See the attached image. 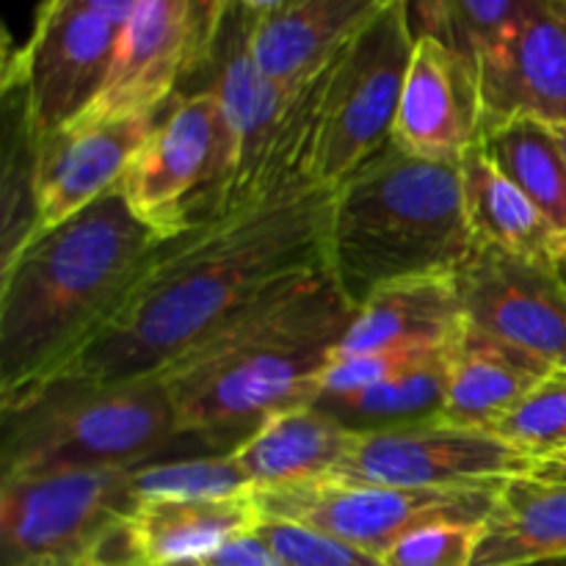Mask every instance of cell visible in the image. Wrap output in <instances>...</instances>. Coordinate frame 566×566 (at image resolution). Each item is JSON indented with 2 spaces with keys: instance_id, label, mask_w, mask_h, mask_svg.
I'll list each match as a JSON object with an SVG mask.
<instances>
[{
  "instance_id": "603a6c76",
  "label": "cell",
  "mask_w": 566,
  "mask_h": 566,
  "mask_svg": "<svg viewBox=\"0 0 566 566\" xmlns=\"http://www.w3.org/2000/svg\"><path fill=\"white\" fill-rule=\"evenodd\" d=\"M566 556V484L520 475L497 492L473 566Z\"/></svg>"
},
{
  "instance_id": "9a60e30c",
  "label": "cell",
  "mask_w": 566,
  "mask_h": 566,
  "mask_svg": "<svg viewBox=\"0 0 566 566\" xmlns=\"http://www.w3.org/2000/svg\"><path fill=\"white\" fill-rule=\"evenodd\" d=\"M484 133L512 119L566 125V0H542L475 59Z\"/></svg>"
},
{
  "instance_id": "d4e9b609",
  "label": "cell",
  "mask_w": 566,
  "mask_h": 566,
  "mask_svg": "<svg viewBox=\"0 0 566 566\" xmlns=\"http://www.w3.org/2000/svg\"><path fill=\"white\" fill-rule=\"evenodd\" d=\"M492 164L517 182L566 241V155L553 127L512 119L490 127L481 142Z\"/></svg>"
},
{
  "instance_id": "5bb4252c",
  "label": "cell",
  "mask_w": 566,
  "mask_h": 566,
  "mask_svg": "<svg viewBox=\"0 0 566 566\" xmlns=\"http://www.w3.org/2000/svg\"><path fill=\"white\" fill-rule=\"evenodd\" d=\"M481 142L484 99L475 61L434 36H415L392 144L415 158L462 164Z\"/></svg>"
},
{
  "instance_id": "2e32d148",
  "label": "cell",
  "mask_w": 566,
  "mask_h": 566,
  "mask_svg": "<svg viewBox=\"0 0 566 566\" xmlns=\"http://www.w3.org/2000/svg\"><path fill=\"white\" fill-rule=\"evenodd\" d=\"M155 119L158 114L114 122H72L39 142L33 158L36 221L31 238L64 224L105 193L116 191L130 160L153 133Z\"/></svg>"
},
{
  "instance_id": "4dcf8cb0",
  "label": "cell",
  "mask_w": 566,
  "mask_h": 566,
  "mask_svg": "<svg viewBox=\"0 0 566 566\" xmlns=\"http://www.w3.org/2000/svg\"><path fill=\"white\" fill-rule=\"evenodd\" d=\"M434 352H442V348H392V352L335 357L329 368L324 370V379H321V396H348V392L368 390V387L392 379L401 370H407L409 365Z\"/></svg>"
},
{
  "instance_id": "e0dca14e",
  "label": "cell",
  "mask_w": 566,
  "mask_h": 566,
  "mask_svg": "<svg viewBox=\"0 0 566 566\" xmlns=\"http://www.w3.org/2000/svg\"><path fill=\"white\" fill-rule=\"evenodd\" d=\"M396 0H280L254 22V55L269 77L302 88Z\"/></svg>"
},
{
  "instance_id": "8d00e7d4",
  "label": "cell",
  "mask_w": 566,
  "mask_h": 566,
  "mask_svg": "<svg viewBox=\"0 0 566 566\" xmlns=\"http://www.w3.org/2000/svg\"><path fill=\"white\" fill-rule=\"evenodd\" d=\"M553 133H556L558 144H562V149H564V155H566V125H562V127H553Z\"/></svg>"
},
{
  "instance_id": "9c48e42d",
  "label": "cell",
  "mask_w": 566,
  "mask_h": 566,
  "mask_svg": "<svg viewBox=\"0 0 566 566\" xmlns=\"http://www.w3.org/2000/svg\"><path fill=\"white\" fill-rule=\"evenodd\" d=\"M495 490H407L318 479L282 490L254 492L263 520L307 525L385 558L415 531L442 523H486Z\"/></svg>"
},
{
  "instance_id": "e575fe53",
  "label": "cell",
  "mask_w": 566,
  "mask_h": 566,
  "mask_svg": "<svg viewBox=\"0 0 566 566\" xmlns=\"http://www.w3.org/2000/svg\"><path fill=\"white\" fill-rule=\"evenodd\" d=\"M512 566H566V556H562V558H536V562H523V564H512Z\"/></svg>"
},
{
  "instance_id": "8992f818",
  "label": "cell",
  "mask_w": 566,
  "mask_h": 566,
  "mask_svg": "<svg viewBox=\"0 0 566 566\" xmlns=\"http://www.w3.org/2000/svg\"><path fill=\"white\" fill-rule=\"evenodd\" d=\"M412 48L409 6L396 0L321 72L304 166L310 180L337 188L390 147Z\"/></svg>"
},
{
  "instance_id": "4fadbf2b",
  "label": "cell",
  "mask_w": 566,
  "mask_h": 566,
  "mask_svg": "<svg viewBox=\"0 0 566 566\" xmlns=\"http://www.w3.org/2000/svg\"><path fill=\"white\" fill-rule=\"evenodd\" d=\"M453 276L470 326L566 374V276L562 265L534 263L475 243L473 254Z\"/></svg>"
},
{
  "instance_id": "8fae6325",
  "label": "cell",
  "mask_w": 566,
  "mask_h": 566,
  "mask_svg": "<svg viewBox=\"0 0 566 566\" xmlns=\"http://www.w3.org/2000/svg\"><path fill=\"white\" fill-rule=\"evenodd\" d=\"M122 25L77 6L39 3L28 42L6 64V97L25 119L33 147L75 122L103 92Z\"/></svg>"
},
{
  "instance_id": "484cf974",
  "label": "cell",
  "mask_w": 566,
  "mask_h": 566,
  "mask_svg": "<svg viewBox=\"0 0 566 566\" xmlns=\"http://www.w3.org/2000/svg\"><path fill=\"white\" fill-rule=\"evenodd\" d=\"M542 0H407L415 36H434L479 59Z\"/></svg>"
},
{
  "instance_id": "7402d4cb",
  "label": "cell",
  "mask_w": 566,
  "mask_h": 566,
  "mask_svg": "<svg viewBox=\"0 0 566 566\" xmlns=\"http://www.w3.org/2000/svg\"><path fill=\"white\" fill-rule=\"evenodd\" d=\"M462 169L464 210L479 247H492L534 263L566 265V241L539 205L509 180L490 160L484 147H475L459 164Z\"/></svg>"
},
{
  "instance_id": "52a82bcc",
  "label": "cell",
  "mask_w": 566,
  "mask_h": 566,
  "mask_svg": "<svg viewBox=\"0 0 566 566\" xmlns=\"http://www.w3.org/2000/svg\"><path fill=\"white\" fill-rule=\"evenodd\" d=\"M235 142L210 88H182L127 166L119 193L160 238H175L219 213L232 180Z\"/></svg>"
},
{
  "instance_id": "74e56055",
  "label": "cell",
  "mask_w": 566,
  "mask_h": 566,
  "mask_svg": "<svg viewBox=\"0 0 566 566\" xmlns=\"http://www.w3.org/2000/svg\"><path fill=\"white\" fill-rule=\"evenodd\" d=\"M562 271H564V276H566V265H562Z\"/></svg>"
},
{
  "instance_id": "30bf717a",
  "label": "cell",
  "mask_w": 566,
  "mask_h": 566,
  "mask_svg": "<svg viewBox=\"0 0 566 566\" xmlns=\"http://www.w3.org/2000/svg\"><path fill=\"white\" fill-rule=\"evenodd\" d=\"M227 9L230 0H142L122 25L103 92L75 122L160 114L202 75Z\"/></svg>"
},
{
  "instance_id": "d6a6232c",
  "label": "cell",
  "mask_w": 566,
  "mask_h": 566,
  "mask_svg": "<svg viewBox=\"0 0 566 566\" xmlns=\"http://www.w3.org/2000/svg\"><path fill=\"white\" fill-rule=\"evenodd\" d=\"M48 6H77V9H92L97 14H105L108 20L125 25L130 20V14L136 11V6L142 0H42Z\"/></svg>"
},
{
  "instance_id": "ffe728a7",
  "label": "cell",
  "mask_w": 566,
  "mask_h": 566,
  "mask_svg": "<svg viewBox=\"0 0 566 566\" xmlns=\"http://www.w3.org/2000/svg\"><path fill=\"white\" fill-rule=\"evenodd\" d=\"M553 374L558 370L534 354L468 324L448 354V396L442 418L495 431V426Z\"/></svg>"
},
{
  "instance_id": "1f68e13d",
  "label": "cell",
  "mask_w": 566,
  "mask_h": 566,
  "mask_svg": "<svg viewBox=\"0 0 566 566\" xmlns=\"http://www.w3.org/2000/svg\"><path fill=\"white\" fill-rule=\"evenodd\" d=\"M188 566H291L282 556H276L269 545L258 536V531L249 536H241L232 545H227L224 551H219L216 556L205 558L199 564Z\"/></svg>"
},
{
  "instance_id": "83f0119b",
  "label": "cell",
  "mask_w": 566,
  "mask_h": 566,
  "mask_svg": "<svg viewBox=\"0 0 566 566\" xmlns=\"http://www.w3.org/2000/svg\"><path fill=\"white\" fill-rule=\"evenodd\" d=\"M495 434L534 459L536 468L566 453V374H553L531 390L495 426Z\"/></svg>"
},
{
  "instance_id": "ac0fdd59",
  "label": "cell",
  "mask_w": 566,
  "mask_h": 566,
  "mask_svg": "<svg viewBox=\"0 0 566 566\" xmlns=\"http://www.w3.org/2000/svg\"><path fill=\"white\" fill-rule=\"evenodd\" d=\"M464 329L457 276L396 282L359 304L332 359L392 348H451Z\"/></svg>"
},
{
  "instance_id": "4316f807",
  "label": "cell",
  "mask_w": 566,
  "mask_h": 566,
  "mask_svg": "<svg viewBox=\"0 0 566 566\" xmlns=\"http://www.w3.org/2000/svg\"><path fill=\"white\" fill-rule=\"evenodd\" d=\"M136 501H227L254 495L235 453L149 462L130 470Z\"/></svg>"
},
{
  "instance_id": "7c38bea8",
  "label": "cell",
  "mask_w": 566,
  "mask_h": 566,
  "mask_svg": "<svg viewBox=\"0 0 566 566\" xmlns=\"http://www.w3.org/2000/svg\"><path fill=\"white\" fill-rule=\"evenodd\" d=\"M536 462L492 429L446 418L354 434L346 459L329 479L407 490H495Z\"/></svg>"
},
{
  "instance_id": "44dd1931",
  "label": "cell",
  "mask_w": 566,
  "mask_h": 566,
  "mask_svg": "<svg viewBox=\"0 0 566 566\" xmlns=\"http://www.w3.org/2000/svg\"><path fill=\"white\" fill-rule=\"evenodd\" d=\"M357 431L346 429L315 403L271 415L235 448L254 492L329 479L346 459Z\"/></svg>"
},
{
  "instance_id": "3957f363",
  "label": "cell",
  "mask_w": 566,
  "mask_h": 566,
  "mask_svg": "<svg viewBox=\"0 0 566 566\" xmlns=\"http://www.w3.org/2000/svg\"><path fill=\"white\" fill-rule=\"evenodd\" d=\"M164 238L119 188L0 263V401H25L114 321Z\"/></svg>"
},
{
  "instance_id": "5b68a950",
  "label": "cell",
  "mask_w": 566,
  "mask_h": 566,
  "mask_svg": "<svg viewBox=\"0 0 566 566\" xmlns=\"http://www.w3.org/2000/svg\"><path fill=\"white\" fill-rule=\"evenodd\" d=\"M182 440L160 374L83 385L55 381L3 409V473L133 470Z\"/></svg>"
},
{
  "instance_id": "d590c367",
  "label": "cell",
  "mask_w": 566,
  "mask_h": 566,
  "mask_svg": "<svg viewBox=\"0 0 566 566\" xmlns=\"http://www.w3.org/2000/svg\"><path fill=\"white\" fill-rule=\"evenodd\" d=\"M243 3H247L252 11H258V14H263V11H269L271 6H276L280 0H243Z\"/></svg>"
},
{
  "instance_id": "836d02e7",
  "label": "cell",
  "mask_w": 566,
  "mask_h": 566,
  "mask_svg": "<svg viewBox=\"0 0 566 566\" xmlns=\"http://www.w3.org/2000/svg\"><path fill=\"white\" fill-rule=\"evenodd\" d=\"M534 475L542 481H558V484H566V453L542 462L539 468L534 470Z\"/></svg>"
},
{
  "instance_id": "ba28073f",
  "label": "cell",
  "mask_w": 566,
  "mask_h": 566,
  "mask_svg": "<svg viewBox=\"0 0 566 566\" xmlns=\"http://www.w3.org/2000/svg\"><path fill=\"white\" fill-rule=\"evenodd\" d=\"M138 506L130 470L3 473L6 566H83L108 551Z\"/></svg>"
},
{
  "instance_id": "f546056e",
  "label": "cell",
  "mask_w": 566,
  "mask_h": 566,
  "mask_svg": "<svg viewBox=\"0 0 566 566\" xmlns=\"http://www.w3.org/2000/svg\"><path fill=\"white\" fill-rule=\"evenodd\" d=\"M484 523H442L415 531L385 553V566H473Z\"/></svg>"
},
{
  "instance_id": "7a4b0ae2",
  "label": "cell",
  "mask_w": 566,
  "mask_h": 566,
  "mask_svg": "<svg viewBox=\"0 0 566 566\" xmlns=\"http://www.w3.org/2000/svg\"><path fill=\"white\" fill-rule=\"evenodd\" d=\"M354 313L335 276L318 269L280 282L208 332L160 370L182 440L235 451L271 415L315 403Z\"/></svg>"
},
{
  "instance_id": "f1b7e54d",
  "label": "cell",
  "mask_w": 566,
  "mask_h": 566,
  "mask_svg": "<svg viewBox=\"0 0 566 566\" xmlns=\"http://www.w3.org/2000/svg\"><path fill=\"white\" fill-rule=\"evenodd\" d=\"M258 536L291 566H385L376 553L285 520H263Z\"/></svg>"
},
{
  "instance_id": "6da1fadb",
  "label": "cell",
  "mask_w": 566,
  "mask_h": 566,
  "mask_svg": "<svg viewBox=\"0 0 566 566\" xmlns=\"http://www.w3.org/2000/svg\"><path fill=\"white\" fill-rule=\"evenodd\" d=\"M332 202L335 188L293 177L164 238L103 335L50 385L160 374L271 287L326 269Z\"/></svg>"
},
{
  "instance_id": "cb8c5ba5",
  "label": "cell",
  "mask_w": 566,
  "mask_h": 566,
  "mask_svg": "<svg viewBox=\"0 0 566 566\" xmlns=\"http://www.w3.org/2000/svg\"><path fill=\"white\" fill-rule=\"evenodd\" d=\"M448 354L451 348L429 354L368 390L348 392V396H321L315 407L329 412L357 434L442 418L448 396Z\"/></svg>"
},
{
  "instance_id": "277c9868",
  "label": "cell",
  "mask_w": 566,
  "mask_h": 566,
  "mask_svg": "<svg viewBox=\"0 0 566 566\" xmlns=\"http://www.w3.org/2000/svg\"><path fill=\"white\" fill-rule=\"evenodd\" d=\"M473 249L459 164L390 144L335 188L326 271L354 307L385 285L453 276Z\"/></svg>"
},
{
  "instance_id": "d6986e66",
  "label": "cell",
  "mask_w": 566,
  "mask_h": 566,
  "mask_svg": "<svg viewBox=\"0 0 566 566\" xmlns=\"http://www.w3.org/2000/svg\"><path fill=\"white\" fill-rule=\"evenodd\" d=\"M263 525L258 497L227 501H138L125 542L138 566H188L216 556Z\"/></svg>"
}]
</instances>
